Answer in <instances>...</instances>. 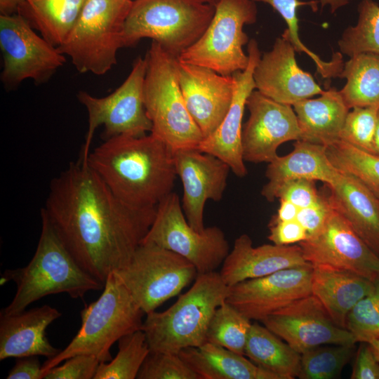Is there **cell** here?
I'll return each mask as SVG.
<instances>
[{
    "label": "cell",
    "mask_w": 379,
    "mask_h": 379,
    "mask_svg": "<svg viewBox=\"0 0 379 379\" xmlns=\"http://www.w3.org/2000/svg\"><path fill=\"white\" fill-rule=\"evenodd\" d=\"M42 209L77 263L104 284L130 262L157 212L124 203L80 159L52 179Z\"/></svg>",
    "instance_id": "obj_1"
},
{
    "label": "cell",
    "mask_w": 379,
    "mask_h": 379,
    "mask_svg": "<svg viewBox=\"0 0 379 379\" xmlns=\"http://www.w3.org/2000/svg\"><path fill=\"white\" fill-rule=\"evenodd\" d=\"M86 162L117 198L134 208L157 207L173 192L177 176L174 151L151 133L106 139Z\"/></svg>",
    "instance_id": "obj_2"
},
{
    "label": "cell",
    "mask_w": 379,
    "mask_h": 379,
    "mask_svg": "<svg viewBox=\"0 0 379 379\" xmlns=\"http://www.w3.org/2000/svg\"><path fill=\"white\" fill-rule=\"evenodd\" d=\"M41 218V234L32 260L23 267L6 270L2 276L3 283L13 281L17 286L12 301L2 313L21 312L48 295L67 293L77 299L104 288L102 282L77 263L42 208Z\"/></svg>",
    "instance_id": "obj_3"
},
{
    "label": "cell",
    "mask_w": 379,
    "mask_h": 379,
    "mask_svg": "<svg viewBox=\"0 0 379 379\" xmlns=\"http://www.w3.org/2000/svg\"><path fill=\"white\" fill-rule=\"evenodd\" d=\"M229 293L220 272L198 274L191 288L166 310L146 314L142 330L150 352L178 354L202 345L214 312Z\"/></svg>",
    "instance_id": "obj_4"
},
{
    "label": "cell",
    "mask_w": 379,
    "mask_h": 379,
    "mask_svg": "<svg viewBox=\"0 0 379 379\" xmlns=\"http://www.w3.org/2000/svg\"><path fill=\"white\" fill-rule=\"evenodd\" d=\"M144 314L116 272H111L100 296L81 311V324L77 333L65 349L43 364V379L48 370L75 355H92L100 362L111 361L113 344L142 329Z\"/></svg>",
    "instance_id": "obj_5"
},
{
    "label": "cell",
    "mask_w": 379,
    "mask_h": 379,
    "mask_svg": "<svg viewBox=\"0 0 379 379\" xmlns=\"http://www.w3.org/2000/svg\"><path fill=\"white\" fill-rule=\"evenodd\" d=\"M145 58L143 98L152 124L150 133L174 152L197 148L204 135L186 107L176 74L177 58L154 41Z\"/></svg>",
    "instance_id": "obj_6"
},
{
    "label": "cell",
    "mask_w": 379,
    "mask_h": 379,
    "mask_svg": "<svg viewBox=\"0 0 379 379\" xmlns=\"http://www.w3.org/2000/svg\"><path fill=\"white\" fill-rule=\"evenodd\" d=\"M215 10L199 0H134L124 24V47L150 38L178 58L201 37Z\"/></svg>",
    "instance_id": "obj_7"
},
{
    "label": "cell",
    "mask_w": 379,
    "mask_h": 379,
    "mask_svg": "<svg viewBox=\"0 0 379 379\" xmlns=\"http://www.w3.org/2000/svg\"><path fill=\"white\" fill-rule=\"evenodd\" d=\"M132 0H86L66 40L58 47L80 73L102 75L117 64Z\"/></svg>",
    "instance_id": "obj_8"
},
{
    "label": "cell",
    "mask_w": 379,
    "mask_h": 379,
    "mask_svg": "<svg viewBox=\"0 0 379 379\" xmlns=\"http://www.w3.org/2000/svg\"><path fill=\"white\" fill-rule=\"evenodd\" d=\"M201 37L178 58L225 76L244 70L249 62L243 46L248 42L246 25L256 22L258 8L252 0H220Z\"/></svg>",
    "instance_id": "obj_9"
},
{
    "label": "cell",
    "mask_w": 379,
    "mask_h": 379,
    "mask_svg": "<svg viewBox=\"0 0 379 379\" xmlns=\"http://www.w3.org/2000/svg\"><path fill=\"white\" fill-rule=\"evenodd\" d=\"M115 272L145 314L178 295L199 274L194 265L179 254L143 243L130 262Z\"/></svg>",
    "instance_id": "obj_10"
},
{
    "label": "cell",
    "mask_w": 379,
    "mask_h": 379,
    "mask_svg": "<svg viewBox=\"0 0 379 379\" xmlns=\"http://www.w3.org/2000/svg\"><path fill=\"white\" fill-rule=\"evenodd\" d=\"M142 243L179 254L194 265L199 274L215 271L230 251L220 227H208L199 232L189 224L180 198L173 192L157 205L153 223Z\"/></svg>",
    "instance_id": "obj_11"
},
{
    "label": "cell",
    "mask_w": 379,
    "mask_h": 379,
    "mask_svg": "<svg viewBox=\"0 0 379 379\" xmlns=\"http://www.w3.org/2000/svg\"><path fill=\"white\" fill-rule=\"evenodd\" d=\"M147 69L145 58L139 56L123 84L109 95L97 98L81 91L77 98L88 112V130L80 160L86 161L96 128L104 125V139L117 135L142 136L152 124L144 105L143 87Z\"/></svg>",
    "instance_id": "obj_12"
},
{
    "label": "cell",
    "mask_w": 379,
    "mask_h": 379,
    "mask_svg": "<svg viewBox=\"0 0 379 379\" xmlns=\"http://www.w3.org/2000/svg\"><path fill=\"white\" fill-rule=\"evenodd\" d=\"M0 48L1 80L8 90L28 79L36 84L46 82L65 62L58 47L39 36L19 13L0 15Z\"/></svg>",
    "instance_id": "obj_13"
},
{
    "label": "cell",
    "mask_w": 379,
    "mask_h": 379,
    "mask_svg": "<svg viewBox=\"0 0 379 379\" xmlns=\"http://www.w3.org/2000/svg\"><path fill=\"white\" fill-rule=\"evenodd\" d=\"M298 245L312 265L350 271L371 281L379 277V256L333 206L323 228Z\"/></svg>",
    "instance_id": "obj_14"
},
{
    "label": "cell",
    "mask_w": 379,
    "mask_h": 379,
    "mask_svg": "<svg viewBox=\"0 0 379 379\" xmlns=\"http://www.w3.org/2000/svg\"><path fill=\"white\" fill-rule=\"evenodd\" d=\"M262 323L300 354L320 345L357 343L347 329L333 321L312 294L272 313Z\"/></svg>",
    "instance_id": "obj_15"
},
{
    "label": "cell",
    "mask_w": 379,
    "mask_h": 379,
    "mask_svg": "<svg viewBox=\"0 0 379 379\" xmlns=\"http://www.w3.org/2000/svg\"><path fill=\"white\" fill-rule=\"evenodd\" d=\"M249 117L242 131L244 161L270 163L278 147L291 140H301V131L291 105L278 102L253 91L246 100Z\"/></svg>",
    "instance_id": "obj_16"
},
{
    "label": "cell",
    "mask_w": 379,
    "mask_h": 379,
    "mask_svg": "<svg viewBox=\"0 0 379 379\" xmlns=\"http://www.w3.org/2000/svg\"><path fill=\"white\" fill-rule=\"evenodd\" d=\"M312 265L284 269L230 287L227 301L251 320L262 321L291 302L312 294Z\"/></svg>",
    "instance_id": "obj_17"
},
{
    "label": "cell",
    "mask_w": 379,
    "mask_h": 379,
    "mask_svg": "<svg viewBox=\"0 0 379 379\" xmlns=\"http://www.w3.org/2000/svg\"><path fill=\"white\" fill-rule=\"evenodd\" d=\"M177 176L183 193L182 208L189 224L197 231L205 229L204 212L208 200L220 201L227 185L230 167L219 158L197 148L174 152Z\"/></svg>",
    "instance_id": "obj_18"
},
{
    "label": "cell",
    "mask_w": 379,
    "mask_h": 379,
    "mask_svg": "<svg viewBox=\"0 0 379 379\" xmlns=\"http://www.w3.org/2000/svg\"><path fill=\"white\" fill-rule=\"evenodd\" d=\"M175 69L186 107L204 138L216 130L230 107L234 88L233 77L178 58Z\"/></svg>",
    "instance_id": "obj_19"
},
{
    "label": "cell",
    "mask_w": 379,
    "mask_h": 379,
    "mask_svg": "<svg viewBox=\"0 0 379 379\" xmlns=\"http://www.w3.org/2000/svg\"><path fill=\"white\" fill-rule=\"evenodd\" d=\"M248 55L247 67L232 74L234 94L225 118L216 130L204 138L197 148L225 162L239 178L246 176L248 173L242 154V121L247 98L255 88L253 72L261 57L258 42L254 39L248 42Z\"/></svg>",
    "instance_id": "obj_20"
},
{
    "label": "cell",
    "mask_w": 379,
    "mask_h": 379,
    "mask_svg": "<svg viewBox=\"0 0 379 379\" xmlns=\"http://www.w3.org/2000/svg\"><path fill=\"white\" fill-rule=\"evenodd\" d=\"M295 50L286 38L276 39L272 48L260 57L253 72L255 88L282 104H294L321 94L312 76L298 65Z\"/></svg>",
    "instance_id": "obj_21"
},
{
    "label": "cell",
    "mask_w": 379,
    "mask_h": 379,
    "mask_svg": "<svg viewBox=\"0 0 379 379\" xmlns=\"http://www.w3.org/2000/svg\"><path fill=\"white\" fill-rule=\"evenodd\" d=\"M299 245L263 244L253 246L251 237L242 234L222 264L220 272L230 287L243 281L262 277L277 271L306 265Z\"/></svg>",
    "instance_id": "obj_22"
},
{
    "label": "cell",
    "mask_w": 379,
    "mask_h": 379,
    "mask_svg": "<svg viewBox=\"0 0 379 379\" xmlns=\"http://www.w3.org/2000/svg\"><path fill=\"white\" fill-rule=\"evenodd\" d=\"M62 315L44 305L15 314L0 313V360L11 357L44 356L51 358L60 352L49 342L46 331Z\"/></svg>",
    "instance_id": "obj_23"
},
{
    "label": "cell",
    "mask_w": 379,
    "mask_h": 379,
    "mask_svg": "<svg viewBox=\"0 0 379 379\" xmlns=\"http://www.w3.org/2000/svg\"><path fill=\"white\" fill-rule=\"evenodd\" d=\"M340 174V171L329 161L324 145L299 140L294 143L292 152L277 156L268 163L265 171L268 181L261 194L272 202L277 199L279 189L290 181L309 179L320 180L330 186Z\"/></svg>",
    "instance_id": "obj_24"
},
{
    "label": "cell",
    "mask_w": 379,
    "mask_h": 379,
    "mask_svg": "<svg viewBox=\"0 0 379 379\" xmlns=\"http://www.w3.org/2000/svg\"><path fill=\"white\" fill-rule=\"evenodd\" d=\"M328 187L334 208L379 256V199L356 178L342 172Z\"/></svg>",
    "instance_id": "obj_25"
},
{
    "label": "cell",
    "mask_w": 379,
    "mask_h": 379,
    "mask_svg": "<svg viewBox=\"0 0 379 379\" xmlns=\"http://www.w3.org/2000/svg\"><path fill=\"white\" fill-rule=\"evenodd\" d=\"M312 295L333 321L346 329V319L355 305L372 290L373 281L350 271L312 265Z\"/></svg>",
    "instance_id": "obj_26"
},
{
    "label": "cell",
    "mask_w": 379,
    "mask_h": 379,
    "mask_svg": "<svg viewBox=\"0 0 379 379\" xmlns=\"http://www.w3.org/2000/svg\"><path fill=\"white\" fill-rule=\"evenodd\" d=\"M301 131V140L324 146L340 139L350 109L340 91L331 88L317 98L293 105Z\"/></svg>",
    "instance_id": "obj_27"
},
{
    "label": "cell",
    "mask_w": 379,
    "mask_h": 379,
    "mask_svg": "<svg viewBox=\"0 0 379 379\" xmlns=\"http://www.w3.org/2000/svg\"><path fill=\"white\" fill-rule=\"evenodd\" d=\"M178 354L201 379H279L244 355L209 342Z\"/></svg>",
    "instance_id": "obj_28"
},
{
    "label": "cell",
    "mask_w": 379,
    "mask_h": 379,
    "mask_svg": "<svg viewBox=\"0 0 379 379\" xmlns=\"http://www.w3.org/2000/svg\"><path fill=\"white\" fill-rule=\"evenodd\" d=\"M86 0H24L18 13L58 47L73 29Z\"/></svg>",
    "instance_id": "obj_29"
},
{
    "label": "cell",
    "mask_w": 379,
    "mask_h": 379,
    "mask_svg": "<svg viewBox=\"0 0 379 379\" xmlns=\"http://www.w3.org/2000/svg\"><path fill=\"white\" fill-rule=\"evenodd\" d=\"M244 356L279 379H293L300 371L301 354L266 326L257 323L251 327Z\"/></svg>",
    "instance_id": "obj_30"
},
{
    "label": "cell",
    "mask_w": 379,
    "mask_h": 379,
    "mask_svg": "<svg viewBox=\"0 0 379 379\" xmlns=\"http://www.w3.org/2000/svg\"><path fill=\"white\" fill-rule=\"evenodd\" d=\"M339 77L347 80L339 91L350 109L379 107V54L362 53L351 57Z\"/></svg>",
    "instance_id": "obj_31"
},
{
    "label": "cell",
    "mask_w": 379,
    "mask_h": 379,
    "mask_svg": "<svg viewBox=\"0 0 379 379\" xmlns=\"http://www.w3.org/2000/svg\"><path fill=\"white\" fill-rule=\"evenodd\" d=\"M325 147L335 168L356 178L379 199V154L362 150L340 139Z\"/></svg>",
    "instance_id": "obj_32"
},
{
    "label": "cell",
    "mask_w": 379,
    "mask_h": 379,
    "mask_svg": "<svg viewBox=\"0 0 379 379\" xmlns=\"http://www.w3.org/2000/svg\"><path fill=\"white\" fill-rule=\"evenodd\" d=\"M270 4L285 21L287 28L282 36L287 39L296 52L304 53L315 63L317 72L324 78L339 77L343 68V57L340 53L333 55L330 61H324L316 53L310 51L300 40L298 33L297 11L300 6H310L314 11L317 10L318 1H302L299 0H252Z\"/></svg>",
    "instance_id": "obj_33"
},
{
    "label": "cell",
    "mask_w": 379,
    "mask_h": 379,
    "mask_svg": "<svg viewBox=\"0 0 379 379\" xmlns=\"http://www.w3.org/2000/svg\"><path fill=\"white\" fill-rule=\"evenodd\" d=\"M119 351L108 362H100L94 379H135L150 352L145 332L140 329L118 340Z\"/></svg>",
    "instance_id": "obj_34"
},
{
    "label": "cell",
    "mask_w": 379,
    "mask_h": 379,
    "mask_svg": "<svg viewBox=\"0 0 379 379\" xmlns=\"http://www.w3.org/2000/svg\"><path fill=\"white\" fill-rule=\"evenodd\" d=\"M358 20L348 27L338 41L341 53L350 58L362 53L379 54V5L374 0H361Z\"/></svg>",
    "instance_id": "obj_35"
},
{
    "label": "cell",
    "mask_w": 379,
    "mask_h": 379,
    "mask_svg": "<svg viewBox=\"0 0 379 379\" xmlns=\"http://www.w3.org/2000/svg\"><path fill=\"white\" fill-rule=\"evenodd\" d=\"M251 320L227 300L215 310L208 326L206 342L244 355Z\"/></svg>",
    "instance_id": "obj_36"
},
{
    "label": "cell",
    "mask_w": 379,
    "mask_h": 379,
    "mask_svg": "<svg viewBox=\"0 0 379 379\" xmlns=\"http://www.w3.org/2000/svg\"><path fill=\"white\" fill-rule=\"evenodd\" d=\"M355 344L324 345L301 354L300 379L337 378L352 358Z\"/></svg>",
    "instance_id": "obj_37"
},
{
    "label": "cell",
    "mask_w": 379,
    "mask_h": 379,
    "mask_svg": "<svg viewBox=\"0 0 379 379\" xmlns=\"http://www.w3.org/2000/svg\"><path fill=\"white\" fill-rule=\"evenodd\" d=\"M346 329L357 343H368L379 338V277L372 290L351 310L346 319Z\"/></svg>",
    "instance_id": "obj_38"
},
{
    "label": "cell",
    "mask_w": 379,
    "mask_h": 379,
    "mask_svg": "<svg viewBox=\"0 0 379 379\" xmlns=\"http://www.w3.org/2000/svg\"><path fill=\"white\" fill-rule=\"evenodd\" d=\"M349 111L340 139L372 154H378L374 146L379 107H354Z\"/></svg>",
    "instance_id": "obj_39"
},
{
    "label": "cell",
    "mask_w": 379,
    "mask_h": 379,
    "mask_svg": "<svg viewBox=\"0 0 379 379\" xmlns=\"http://www.w3.org/2000/svg\"><path fill=\"white\" fill-rule=\"evenodd\" d=\"M138 379H201L178 354L150 352Z\"/></svg>",
    "instance_id": "obj_40"
},
{
    "label": "cell",
    "mask_w": 379,
    "mask_h": 379,
    "mask_svg": "<svg viewBox=\"0 0 379 379\" xmlns=\"http://www.w3.org/2000/svg\"><path fill=\"white\" fill-rule=\"evenodd\" d=\"M48 370L44 379H91L95 377L100 361L92 355L78 354Z\"/></svg>",
    "instance_id": "obj_41"
},
{
    "label": "cell",
    "mask_w": 379,
    "mask_h": 379,
    "mask_svg": "<svg viewBox=\"0 0 379 379\" xmlns=\"http://www.w3.org/2000/svg\"><path fill=\"white\" fill-rule=\"evenodd\" d=\"M321 195L318 193L314 180L298 179L284 185L278 191L277 198L287 200L300 208L316 204Z\"/></svg>",
    "instance_id": "obj_42"
},
{
    "label": "cell",
    "mask_w": 379,
    "mask_h": 379,
    "mask_svg": "<svg viewBox=\"0 0 379 379\" xmlns=\"http://www.w3.org/2000/svg\"><path fill=\"white\" fill-rule=\"evenodd\" d=\"M332 210L329 197L322 195L316 204L300 208L296 220L306 231L307 238L317 234L323 228Z\"/></svg>",
    "instance_id": "obj_43"
},
{
    "label": "cell",
    "mask_w": 379,
    "mask_h": 379,
    "mask_svg": "<svg viewBox=\"0 0 379 379\" xmlns=\"http://www.w3.org/2000/svg\"><path fill=\"white\" fill-rule=\"evenodd\" d=\"M269 228L268 239L276 245H292L307 239L306 231L297 220L270 222Z\"/></svg>",
    "instance_id": "obj_44"
},
{
    "label": "cell",
    "mask_w": 379,
    "mask_h": 379,
    "mask_svg": "<svg viewBox=\"0 0 379 379\" xmlns=\"http://www.w3.org/2000/svg\"><path fill=\"white\" fill-rule=\"evenodd\" d=\"M350 375L351 379H379V362L369 345L361 343Z\"/></svg>",
    "instance_id": "obj_45"
},
{
    "label": "cell",
    "mask_w": 379,
    "mask_h": 379,
    "mask_svg": "<svg viewBox=\"0 0 379 379\" xmlns=\"http://www.w3.org/2000/svg\"><path fill=\"white\" fill-rule=\"evenodd\" d=\"M41 367L38 356L18 357L6 378L42 379Z\"/></svg>",
    "instance_id": "obj_46"
},
{
    "label": "cell",
    "mask_w": 379,
    "mask_h": 379,
    "mask_svg": "<svg viewBox=\"0 0 379 379\" xmlns=\"http://www.w3.org/2000/svg\"><path fill=\"white\" fill-rule=\"evenodd\" d=\"M279 201L280 204L277 213L272 218L270 222L295 220L300 208L285 199H279Z\"/></svg>",
    "instance_id": "obj_47"
},
{
    "label": "cell",
    "mask_w": 379,
    "mask_h": 379,
    "mask_svg": "<svg viewBox=\"0 0 379 379\" xmlns=\"http://www.w3.org/2000/svg\"><path fill=\"white\" fill-rule=\"evenodd\" d=\"M24 0H0V13L3 15L18 13V9Z\"/></svg>",
    "instance_id": "obj_48"
},
{
    "label": "cell",
    "mask_w": 379,
    "mask_h": 379,
    "mask_svg": "<svg viewBox=\"0 0 379 379\" xmlns=\"http://www.w3.org/2000/svg\"><path fill=\"white\" fill-rule=\"evenodd\" d=\"M373 351L375 357L379 362V338L373 340L368 343Z\"/></svg>",
    "instance_id": "obj_49"
},
{
    "label": "cell",
    "mask_w": 379,
    "mask_h": 379,
    "mask_svg": "<svg viewBox=\"0 0 379 379\" xmlns=\"http://www.w3.org/2000/svg\"><path fill=\"white\" fill-rule=\"evenodd\" d=\"M374 146L377 151V153L379 154V110L378 113L377 123L374 135Z\"/></svg>",
    "instance_id": "obj_50"
},
{
    "label": "cell",
    "mask_w": 379,
    "mask_h": 379,
    "mask_svg": "<svg viewBox=\"0 0 379 379\" xmlns=\"http://www.w3.org/2000/svg\"><path fill=\"white\" fill-rule=\"evenodd\" d=\"M199 1L215 6V5L218 3L220 0H199Z\"/></svg>",
    "instance_id": "obj_51"
},
{
    "label": "cell",
    "mask_w": 379,
    "mask_h": 379,
    "mask_svg": "<svg viewBox=\"0 0 379 379\" xmlns=\"http://www.w3.org/2000/svg\"><path fill=\"white\" fill-rule=\"evenodd\" d=\"M330 0H319V1L321 3V4H326Z\"/></svg>",
    "instance_id": "obj_52"
}]
</instances>
